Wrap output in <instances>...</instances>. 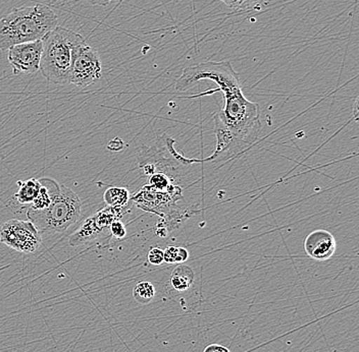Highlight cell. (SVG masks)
Returning a JSON list of instances; mask_svg holds the SVG:
<instances>
[{"instance_id":"obj_20","label":"cell","mask_w":359,"mask_h":352,"mask_svg":"<svg viewBox=\"0 0 359 352\" xmlns=\"http://www.w3.org/2000/svg\"><path fill=\"white\" fill-rule=\"evenodd\" d=\"M264 0H238V10H255L262 8Z\"/></svg>"},{"instance_id":"obj_28","label":"cell","mask_w":359,"mask_h":352,"mask_svg":"<svg viewBox=\"0 0 359 352\" xmlns=\"http://www.w3.org/2000/svg\"><path fill=\"white\" fill-rule=\"evenodd\" d=\"M118 1H120V2H121V1H123V0H118Z\"/></svg>"},{"instance_id":"obj_26","label":"cell","mask_w":359,"mask_h":352,"mask_svg":"<svg viewBox=\"0 0 359 352\" xmlns=\"http://www.w3.org/2000/svg\"><path fill=\"white\" fill-rule=\"evenodd\" d=\"M86 1L92 4V6H107L111 3V2H114V0H86Z\"/></svg>"},{"instance_id":"obj_6","label":"cell","mask_w":359,"mask_h":352,"mask_svg":"<svg viewBox=\"0 0 359 352\" xmlns=\"http://www.w3.org/2000/svg\"><path fill=\"white\" fill-rule=\"evenodd\" d=\"M102 78V62L95 49L86 42L76 45L73 50L69 84L81 89L87 88L100 82Z\"/></svg>"},{"instance_id":"obj_1","label":"cell","mask_w":359,"mask_h":352,"mask_svg":"<svg viewBox=\"0 0 359 352\" xmlns=\"http://www.w3.org/2000/svg\"><path fill=\"white\" fill-rule=\"evenodd\" d=\"M57 15L45 4L17 8L0 19V50L43 39L57 27Z\"/></svg>"},{"instance_id":"obj_21","label":"cell","mask_w":359,"mask_h":352,"mask_svg":"<svg viewBox=\"0 0 359 352\" xmlns=\"http://www.w3.org/2000/svg\"><path fill=\"white\" fill-rule=\"evenodd\" d=\"M148 262L154 266H161L163 263V251L158 248H154L148 253Z\"/></svg>"},{"instance_id":"obj_2","label":"cell","mask_w":359,"mask_h":352,"mask_svg":"<svg viewBox=\"0 0 359 352\" xmlns=\"http://www.w3.org/2000/svg\"><path fill=\"white\" fill-rule=\"evenodd\" d=\"M39 181L48 188L51 203L44 210H29L27 213L29 221L32 222L41 234L66 232L80 219L82 210L80 198L73 190L50 177H43Z\"/></svg>"},{"instance_id":"obj_7","label":"cell","mask_w":359,"mask_h":352,"mask_svg":"<svg viewBox=\"0 0 359 352\" xmlns=\"http://www.w3.org/2000/svg\"><path fill=\"white\" fill-rule=\"evenodd\" d=\"M0 242L17 252L34 253L42 244V234L31 221L11 219L0 226Z\"/></svg>"},{"instance_id":"obj_9","label":"cell","mask_w":359,"mask_h":352,"mask_svg":"<svg viewBox=\"0 0 359 352\" xmlns=\"http://www.w3.org/2000/svg\"><path fill=\"white\" fill-rule=\"evenodd\" d=\"M42 47V39L11 47L8 58L13 75H32L40 71Z\"/></svg>"},{"instance_id":"obj_18","label":"cell","mask_w":359,"mask_h":352,"mask_svg":"<svg viewBox=\"0 0 359 352\" xmlns=\"http://www.w3.org/2000/svg\"><path fill=\"white\" fill-rule=\"evenodd\" d=\"M50 203V192H49L48 188L41 183L39 194H38V196L36 197V199H34L32 203L30 204V209L37 211L44 210L46 209L47 207H49Z\"/></svg>"},{"instance_id":"obj_25","label":"cell","mask_w":359,"mask_h":352,"mask_svg":"<svg viewBox=\"0 0 359 352\" xmlns=\"http://www.w3.org/2000/svg\"><path fill=\"white\" fill-rule=\"evenodd\" d=\"M203 352H231L230 349L219 344H210L204 349Z\"/></svg>"},{"instance_id":"obj_24","label":"cell","mask_w":359,"mask_h":352,"mask_svg":"<svg viewBox=\"0 0 359 352\" xmlns=\"http://www.w3.org/2000/svg\"><path fill=\"white\" fill-rule=\"evenodd\" d=\"M188 258H189L188 251L184 248H178V251H177L176 264H183L184 262L187 261Z\"/></svg>"},{"instance_id":"obj_19","label":"cell","mask_w":359,"mask_h":352,"mask_svg":"<svg viewBox=\"0 0 359 352\" xmlns=\"http://www.w3.org/2000/svg\"><path fill=\"white\" fill-rule=\"evenodd\" d=\"M109 233L116 239H123L127 237L125 224L121 220H114L109 227Z\"/></svg>"},{"instance_id":"obj_17","label":"cell","mask_w":359,"mask_h":352,"mask_svg":"<svg viewBox=\"0 0 359 352\" xmlns=\"http://www.w3.org/2000/svg\"><path fill=\"white\" fill-rule=\"evenodd\" d=\"M156 295V288L148 281H141L134 287L133 297L138 304H148Z\"/></svg>"},{"instance_id":"obj_12","label":"cell","mask_w":359,"mask_h":352,"mask_svg":"<svg viewBox=\"0 0 359 352\" xmlns=\"http://www.w3.org/2000/svg\"><path fill=\"white\" fill-rule=\"evenodd\" d=\"M105 232H107V230L98 225L93 215L85 220L77 232L71 235L69 244L72 246H82L87 242L95 241L98 237H102Z\"/></svg>"},{"instance_id":"obj_3","label":"cell","mask_w":359,"mask_h":352,"mask_svg":"<svg viewBox=\"0 0 359 352\" xmlns=\"http://www.w3.org/2000/svg\"><path fill=\"white\" fill-rule=\"evenodd\" d=\"M84 41L78 33L56 27L42 39L40 71L49 82L56 85L69 84L73 50L76 45Z\"/></svg>"},{"instance_id":"obj_5","label":"cell","mask_w":359,"mask_h":352,"mask_svg":"<svg viewBox=\"0 0 359 352\" xmlns=\"http://www.w3.org/2000/svg\"><path fill=\"white\" fill-rule=\"evenodd\" d=\"M204 80L215 83L219 89L215 91L219 90L223 96L243 92L239 75L230 62H201L196 66L187 67L177 80L175 88L177 91H186L195 83Z\"/></svg>"},{"instance_id":"obj_27","label":"cell","mask_w":359,"mask_h":352,"mask_svg":"<svg viewBox=\"0 0 359 352\" xmlns=\"http://www.w3.org/2000/svg\"><path fill=\"white\" fill-rule=\"evenodd\" d=\"M222 2H224L226 6L229 8H234V10H237L238 6V0H221Z\"/></svg>"},{"instance_id":"obj_10","label":"cell","mask_w":359,"mask_h":352,"mask_svg":"<svg viewBox=\"0 0 359 352\" xmlns=\"http://www.w3.org/2000/svg\"><path fill=\"white\" fill-rule=\"evenodd\" d=\"M336 241L331 232L324 230H314L307 235L304 250L309 258L316 261H327L336 252Z\"/></svg>"},{"instance_id":"obj_15","label":"cell","mask_w":359,"mask_h":352,"mask_svg":"<svg viewBox=\"0 0 359 352\" xmlns=\"http://www.w3.org/2000/svg\"><path fill=\"white\" fill-rule=\"evenodd\" d=\"M103 201L107 207L123 208L130 201V192L127 188L111 187L105 190Z\"/></svg>"},{"instance_id":"obj_23","label":"cell","mask_w":359,"mask_h":352,"mask_svg":"<svg viewBox=\"0 0 359 352\" xmlns=\"http://www.w3.org/2000/svg\"><path fill=\"white\" fill-rule=\"evenodd\" d=\"M123 147H125V143L123 142V140H121L120 138H114L107 145V150L111 152H120L122 151Z\"/></svg>"},{"instance_id":"obj_16","label":"cell","mask_w":359,"mask_h":352,"mask_svg":"<svg viewBox=\"0 0 359 352\" xmlns=\"http://www.w3.org/2000/svg\"><path fill=\"white\" fill-rule=\"evenodd\" d=\"M150 187L158 192H181V188L172 183V178L163 171H156L149 177Z\"/></svg>"},{"instance_id":"obj_4","label":"cell","mask_w":359,"mask_h":352,"mask_svg":"<svg viewBox=\"0 0 359 352\" xmlns=\"http://www.w3.org/2000/svg\"><path fill=\"white\" fill-rule=\"evenodd\" d=\"M224 100L217 120L245 145L255 143L262 131L259 105L247 99L243 92L224 96Z\"/></svg>"},{"instance_id":"obj_13","label":"cell","mask_w":359,"mask_h":352,"mask_svg":"<svg viewBox=\"0 0 359 352\" xmlns=\"http://www.w3.org/2000/svg\"><path fill=\"white\" fill-rule=\"evenodd\" d=\"M194 278V272H193L192 269L189 266L179 264V266L175 268L172 276H170V286H172L175 290L184 293V291L188 290L192 286Z\"/></svg>"},{"instance_id":"obj_11","label":"cell","mask_w":359,"mask_h":352,"mask_svg":"<svg viewBox=\"0 0 359 352\" xmlns=\"http://www.w3.org/2000/svg\"><path fill=\"white\" fill-rule=\"evenodd\" d=\"M215 134H217V148H215V153L212 156L208 157L205 160H190L191 163L202 162V161H215L219 158L221 155L226 153L228 157L237 154L240 150L245 147V143L237 138L232 132L229 131L226 127L217 120L215 116Z\"/></svg>"},{"instance_id":"obj_14","label":"cell","mask_w":359,"mask_h":352,"mask_svg":"<svg viewBox=\"0 0 359 352\" xmlns=\"http://www.w3.org/2000/svg\"><path fill=\"white\" fill-rule=\"evenodd\" d=\"M19 190L13 198L22 205H30L39 194L41 183L39 179L30 178L28 181H20L17 183Z\"/></svg>"},{"instance_id":"obj_8","label":"cell","mask_w":359,"mask_h":352,"mask_svg":"<svg viewBox=\"0 0 359 352\" xmlns=\"http://www.w3.org/2000/svg\"><path fill=\"white\" fill-rule=\"evenodd\" d=\"M180 199H183L182 192H158L147 185L134 195L131 201L142 210L172 220V216L181 215L176 205Z\"/></svg>"},{"instance_id":"obj_22","label":"cell","mask_w":359,"mask_h":352,"mask_svg":"<svg viewBox=\"0 0 359 352\" xmlns=\"http://www.w3.org/2000/svg\"><path fill=\"white\" fill-rule=\"evenodd\" d=\"M177 251H178V248L176 246H168L163 251V262L168 264H176Z\"/></svg>"}]
</instances>
